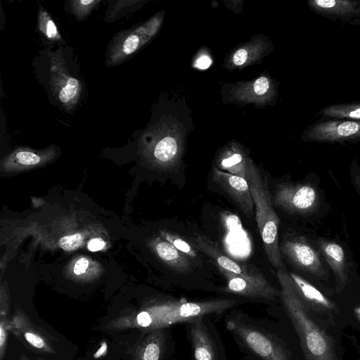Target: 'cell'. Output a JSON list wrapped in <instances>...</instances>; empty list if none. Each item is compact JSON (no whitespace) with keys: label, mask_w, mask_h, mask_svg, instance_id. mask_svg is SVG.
<instances>
[{"label":"cell","mask_w":360,"mask_h":360,"mask_svg":"<svg viewBox=\"0 0 360 360\" xmlns=\"http://www.w3.org/2000/svg\"><path fill=\"white\" fill-rule=\"evenodd\" d=\"M194 241L198 248L217 263L219 270H224L251 281H269L256 267L245 264L237 263L223 254L217 245L208 238L196 234Z\"/></svg>","instance_id":"obj_11"},{"label":"cell","mask_w":360,"mask_h":360,"mask_svg":"<svg viewBox=\"0 0 360 360\" xmlns=\"http://www.w3.org/2000/svg\"><path fill=\"white\" fill-rule=\"evenodd\" d=\"M8 325L6 320H4L2 318L1 319V324H0V354H1V360L3 359V356L4 354L5 347H6V338H7V328Z\"/></svg>","instance_id":"obj_28"},{"label":"cell","mask_w":360,"mask_h":360,"mask_svg":"<svg viewBox=\"0 0 360 360\" xmlns=\"http://www.w3.org/2000/svg\"><path fill=\"white\" fill-rule=\"evenodd\" d=\"M161 236L164 239L172 243L177 250L184 254L192 263L199 264L200 262L198 252L186 240L172 233L162 231Z\"/></svg>","instance_id":"obj_20"},{"label":"cell","mask_w":360,"mask_h":360,"mask_svg":"<svg viewBox=\"0 0 360 360\" xmlns=\"http://www.w3.org/2000/svg\"><path fill=\"white\" fill-rule=\"evenodd\" d=\"M248 58V52L244 49L238 50L233 58V61L236 65H241L245 63Z\"/></svg>","instance_id":"obj_32"},{"label":"cell","mask_w":360,"mask_h":360,"mask_svg":"<svg viewBox=\"0 0 360 360\" xmlns=\"http://www.w3.org/2000/svg\"><path fill=\"white\" fill-rule=\"evenodd\" d=\"M283 311L298 338L305 360H344L342 333L315 316L297 295L286 270H277Z\"/></svg>","instance_id":"obj_2"},{"label":"cell","mask_w":360,"mask_h":360,"mask_svg":"<svg viewBox=\"0 0 360 360\" xmlns=\"http://www.w3.org/2000/svg\"><path fill=\"white\" fill-rule=\"evenodd\" d=\"M134 360H178L170 328L148 330L138 345Z\"/></svg>","instance_id":"obj_10"},{"label":"cell","mask_w":360,"mask_h":360,"mask_svg":"<svg viewBox=\"0 0 360 360\" xmlns=\"http://www.w3.org/2000/svg\"><path fill=\"white\" fill-rule=\"evenodd\" d=\"M224 276L226 284L219 291L232 294L240 298L266 304L281 302L280 290L268 282H259L245 279L232 273L219 270Z\"/></svg>","instance_id":"obj_9"},{"label":"cell","mask_w":360,"mask_h":360,"mask_svg":"<svg viewBox=\"0 0 360 360\" xmlns=\"http://www.w3.org/2000/svg\"><path fill=\"white\" fill-rule=\"evenodd\" d=\"M83 242V236L80 233L65 236L59 240L60 247L66 251L77 249Z\"/></svg>","instance_id":"obj_25"},{"label":"cell","mask_w":360,"mask_h":360,"mask_svg":"<svg viewBox=\"0 0 360 360\" xmlns=\"http://www.w3.org/2000/svg\"><path fill=\"white\" fill-rule=\"evenodd\" d=\"M18 162L23 165H34L41 161L39 155L34 152L22 150L15 154Z\"/></svg>","instance_id":"obj_26"},{"label":"cell","mask_w":360,"mask_h":360,"mask_svg":"<svg viewBox=\"0 0 360 360\" xmlns=\"http://www.w3.org/2000/svg\"><path fill=\"white\" fill-rule=\"evenodd\" d=\"M351 179L355 189L360 195V166L356 161H353L351 167Z\"/></svg>","instance_id":"obj_29"},{"label":"cell","mask_w":360,"mask_h":360,"mask_svg":"<svg viewBox=\"0 0 360 360\" xmlns=\"http://www.w3.org/2000/svg\"><path fill=\"white\" fill-rule=\"evenodd\" d=\"M24 338L27 342L34 347L43 349L46 352H51V348L45 341V340L37 333V332L32 330H26L24 332Z\"/></svg>","instance_id":"obj_24"},{"label":"cell","mask_w":360,"mask_h":360,"mask_svg":"<svg viewBox=\"0 0 360 360\" xmlns=\"http://www.w3.org/2000/svg\"><path fill=\"white\" fill-rule=\"evenodd\" d=\"M269 88V81L264 77L257 79L254 84V91L258 95L264 94Z\"/></svg>","instance_id":"obj_30"},{"label":"cell","mask_w":360,"mask_h":360,"mask_svg":"<svg viewBox=\"0 0 360 360\" xmlns=\"http://www.w3.org/2000/svg\"><path fill=\"white\" fill-rule=\"evenodd\" d=\"M274 202L288 212L305 214L316 210L319 196L317 190L310 184L284 183L276 186Z\"/></svg>","instance_id":"obj_6"},{"label":"cell","mask_w":360,"mask_h":360,"mask_svg":"<svg viewBox=\"0 0 360 360\" xmlns=\"http://www.w3.org/2000/svg\"><path fill=\"white\" fill-rule=\"evenodd\" d=\"M280 251L297 268L325 281L328 278L319 254L301 236H292L283 240Z\"/></svg>","instance_id":"obj_8"},{"label":"cell","mask_w":360,"mask_h":360,"mask_svg":"<svg viewBox=\"0 0 360 360\" xmlns=\"http://www.w3.org/2000/svg\"><path fill=\"white\" fill-rule=\"evenodd\" d=\"M304 140L317 143H345L360 141V121L324 119L309 126Z\"/></svg>","instance_id":"obj_7"},{"label":"cell","mask_w":360,"mask_h":360,"mask_svg":"<svg viewBox=\"0 0 360 360\" xmlns=\"http://www.w3.org/2000/svg\"><path fill=\"white\" fill-rule=\"evenodd\" d=\"M220 165L229 173L239 176L245 180L248 177L249 163L240 153H236L221 159Z\"/></svg>","instance_id":"obj_19"},{"label":"cell","mask_w":360,"mask_h":360,"mask_svg":"<svg viewBox=\"0 0 360 360\" xmlns=\"http://www.w3.org/2000/svg\"><path fill=\"white\" fill-rule=\"evenodd\" d=\"M349 338L351 340V342H352V345H354V348L356 349V351L357 353V356H358V360H360V347L358 345V342L352 336H349Z\"/></svg>","instance_id":"obj_36"},{"label":"cell","mask_w":360,"mask_h":360,"mask_svg":"<svg viewBox=\"0 0 360 360\" xmlns=\"http://www.w3.org/2000/svg\"><path fill=\"white\" fill-rule=\"evenodd\" d=\"M319 113L326 119L360 121V101L333 104L323 108Z\"/></svg>","instance_id":"obj_16"},{"label":"cell","mask_w":360,"mask_h":360,"mask_svg":"<svg viewBox=\"0 0 360 360\" xmlns=\"http://www.w3.org/2000/svg\"><path fill=\"white\" fill-rule=\"evenodd\" d=\"M339 301L347 327L360 332V294L339 298Z\"/></svg>","instance_id":"obj_17"},{"label":"cell","mask_w":360,"mask_h":360,"mask_svg":"<svg viewBox=\"0 0 360 360\" xmlns=\"http://www.w3.org/2000/svg\"><path fill=\"white\" fill-rule=\"evenodd\" d=\"M155 250L158 256L174 271L188 274L193 271L192 262L165 239L157 240Z\"/></svg>","instance_id":"obj_15"},{"label":"cell","mask_w":360,"mask_h":360,"mask_svg":"<svg viewBox=\"0 0 360 360\" xmlns=\"http://www.w3.org/2000/svg\"><path fill=\"white\" fill-rule=\"evenodd\" d=\"M212 179L248 217L253 216L255 205L249 185L245 179L214 168Z\"/></svg>","instance_id":"obj_12"},{"label":"cell","mask_w":360,"mask_h":360,"mask_svg":"<svg viewBox=\"0 0 360 360\" xmlns=\"http://www.w3.org/2000/svg\"><path fill=\"white\" fill-rule=\"evenodd\" d=\"M193 360H228L221 337L210 316L185 323Z\"/></svg>","instance_id":"obj_5"},{"label":"cell","mask_w":360,"mask_h":360,"mask_svg":"<svg viewBox=\"0 0 360 360\" xmlns=\"http://www.w3.org/2000/svg\"><path fill=\"white\" fill-rule=\"evenodd\" d=\"M178 145L171 136L160 140L155 146L153 155L155 159L165 165H172L177 159Z\"/></svg>","instance_id":"obj_18"},{"label":"cell","mask_w":360,"mask_h":360,"mask_svg":"<svg viewBox=\"0 0 360 360\" xmlns=\"http://www.w3.org/2000/svg\"><path fill=\"white\" fill-rule=\"evenodd\" d=\"M58 98L64 104L72 103L78 96L79 82L77 79L65 76L64 81L59 84Z\"/></svg>","instance_id":"obj_21"},{"label":"cell","mask_w":360,"mask_h":360,"mask_svg":"<svg viewBox=\"0 0 360 360\" xmlns=\"http://www.w3.org/2000/svg\"><path fill=\"white\" fill-rule=\"evenodd\" d=\"M89 266V261L85 257H82L77 260L74 266V273L76 275L83 274Z\"/></svg>","instance_id":"obj_31"},{"label":"cell","mask_w":360,"mask_h":360,"mask_svg":"<svg viewBox=\"0 0 360 360\" xmlns=\"http://www.w3.org/2000/svg\"><path fill=\"white\" fill-rule=\"evenodd\" d=\"M39 29L49 40L60 39L57 27L46 11H40L39 15Z\"/></svg>","instance_id":"obj_23"},{"label":"cell","mask_w":360,"mask_h":360,"mask_svg":"<svg viewBox=\"0 0 360 360\" xmlns=\"http://www.w3.org/2000/svg\"><path fill=\"white\" fill-rule=\"evenodd\" d=\"M107 352V345L105 342L101 345L100 348L98 351L94 354V358H99L103 355H105Z\"/></svg>","instance_id":"obj_35"},{"label":"cell","mask_w":360,"mask_h":360,"mask_svg":"<svg viewBox=\"0 0 360 360\" xmlns=\"http://www.w3.org/2000/svg\"><path fill=\"white\" fill-rule=\"evenodd\" d=\"M136 32H129L126 34L124 39L120 42L115 58H122L135 52L141 44L140 37Z\"/></svg>","instance_id":"obj_22"},{"label":"cell","mask_w":360,"mask_h":360,"mask_svg":"<svg viewBox=\"0 0 360 360\" xmlns=\"http://www.w3.org/2000/svg\"><path fill=\"white\" fill-rule=\"evenodd\" d=\"M99 1H72L74 11L77 17H84Z\"/></svg>","instance_id":"obj_27"},{"label":"cell","mask_w":360,"mask_h":360,"mask_svg":"<svg viewBox=\"0 0 360 360\" xmlns=\"http://www.w3.org/2000/svg\"><path fill=\"white\" fill-rule=\"evenodd\" d=\"M294 288L308 309L329 326L343 333L347 327L342 315L338 295L335 292L323 290L300 275L289 272Z\"/></svg>","instance_id":"obj_4"},{"label":"cell","mask_w":360,"mask_h":360,"mask_svg":"<svg viewBox=\"0 0 360 360\" xmlns=\"http://www.w3.org/2000/svg\"><path fill=\"white\" fill-rule=\"evenodd\" d=\"M311 10L330 19L348 21L360 15V1L355 0H310Z\"/></svg>","instance_id":"obj_14"},{"label":"cell","mask_w":360,"mask_h":360,"mask_svg":"<svg viewBox=\"0 0 360 360\" xmlns=\"http://www.w3.org/2000/svg\"><path fill=\"white\" fill-rule=\"evenodd\" d=\"M104 246L105 242L100 238L91 239L87 245L88 249L91 252L101 250L103 248Z\"/></svg>","instance_id":"obj_33"},{"label":"cell","mask_w":360,"mask_h":360,"mask_svg":"<svg viewBox=\"0 0 360 360\" xmlns=\"http://www.w3.org/2000/svg\"><path fill=\"white\" fill-rule=\"evenodd\" d=\"M212 61L210 58L206 56L199 58L196 61V67L200 69H207L211 65Z\"/></svg>","instance_id":"obj_34"},{"label":"cell","mask_w":360,"mask_h":360,"mask_svg":"<svg viewBox=\"0 0 360 360\" xmlns=\"http://www.w3.org/2000/svg\"><path fill=\"white\" fill-rule=\"evenodd\" d=\"M316 244L334 274V291L339 295L345 290L349 281L345 250L338 243L322 238L318 239Z\"/></svg>","instance_id":"obj_13"},{"label":"cell","mask_w":360,"mask_h":360,"mask_svg":"<svg viewBox=\"0 0 360 360\" xmlns=\"http://www.w3.org/2000/svg\"><path fill=\"white\" fill-rule=\"evenodd\" d=\"M225 327L250 360H305L287 317L285 322L257 318L234 308L226 316Z\"/></svg>","instance_id":"obj_1"},{"label":"cell","mask_w":360,"mask_h":360,"mask_svg":"<svg viewBox=\"0 0 360 360\" xmlns=\"http://www.w3.org/2000/svg\"><path fill=\"white\" fill-rule=\"evenodd\" d=\"M246 181L255 207L257 229L266 255L277 270H286L278 244L280 219L273 207L267 181L250 162Z\"/></svg>","instance_id":"obj_3"}]
</instances>
